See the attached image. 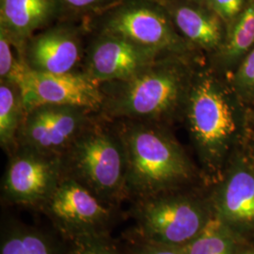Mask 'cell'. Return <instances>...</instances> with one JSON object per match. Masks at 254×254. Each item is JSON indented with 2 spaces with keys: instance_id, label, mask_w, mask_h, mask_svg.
I'll return each mask as SVG.
<instances>
[{
  "instance_id": "52a82bcc",
  "label": "cell",
  "mask_w": 254,
  "mask_h": 254,
  "mask_svg": "<svg viewBox=\"0 0 254 254\" xmlns=\"http://www.w3.org/2000/svg\"><path fill=\"white\" fill-rule=\"evenodd\" d=\"M3 178L4 199L9 203L42 207L64 177L62 156L17 147Z\"/></svg>"
},
{
  "instance_id": "cb8c5ba5",
  "label": "cell",
  "mask_w": 254,
  "mask_h": 254,
  "mask_svg": "<svg viewBox=\"0 0 254 254\" xmlns=\"http://www.w3.org/2000/svg\"><path fill=\"white\" fill-rule=\"evenodd\" d=\"M71 8L76 9H95L109 0H64Z\"/></svg>"
},
{
  "instance_id": "7c38bea8",
  "label": "cell",
  "mask_w": 254,
  "mask_h": 254,
  "mask_svg": "<svg viewBox=\"0 0 254 254\" xmlns=\"http://www.w3.org/2000/svg\"><path fill=\"white\" fill-rule=\"evenodd\" d=\"M82 58L80 37L66 27L46 30L29 38L24 46L27 67L40 73H74Z\"/></svg>"
},
{
  "instance_id": "5bb4252c",
  "label": "cell",
  "mask_w": 254,
  "mask_h": 254,
  "mask_svg": "<svg viewBox=\"0 0 254 254\" xmlns=\"http://www.w3.org/2000/svg\"><path fill=\"white\" fill-rule=\"evenodd\" d=\"M218 16L190 5L177 6L173 11L174 25L183 38L191 46L209 52H218L226 38Z\"/></svg>"
},
{
  "instance_id": "277c9868",
  "label": "cell",
  "mask_w": 254,
  "mask_h": 254,
  "mask_svg": "<svg viewBox=\"0 0 254 254\" xmlns=\"http://www.w3.org/2000/svg\"><path fill=\"white\" fill-rule=\"evenodd\" d=\"M238 98L215 72L195 71L184 110L191 136L207 161L219 157L241 127Z\"/></svg>"
},
{
  "instance_id": "7a4b0ae2",
  "label": "cell",
  "mask_w": 254,
  "mask_h": 254,
  "mask_svg": "<svg viewBox=\"0 0 254 254\" xmlns=\"http://www.w3.org/2000/svg\"><path fill=\"white\" fill-rule=\"evenodd\" d=\"M117 131L127 155L129 197L155 196L190 177L181 147L154 123L124 121Z\"/></svg>"
},
{
  "instance_id": "ac0fdd59",
  "label": "cell",
  "mask_w": 254,
  "mask_h": 254,
  "mask_svg": "<svg viewBox=\"0 0 254 254\" xmlns=\"http://www.w3.org/2000/svg\"><path fill=\"white\" fill-rule=\"evenodd\" d=\"M254 47V0L240 14L223 46L218 51L220 64L225 68L235 66Z\"/></svg>"
},
{
  "instance_id": "8fae6325",
  "label": "cell",
  "mask_w": 254,
  "mask_h": 254,
  "mask_svg": "<svg viewBox=\"0 0 254 254\" xmlns=\"http://www.w3.org/2000/svg\"><path fill=\"white\" fill-rule=\"evenodd\" d=\"M166 56L170 55L101 32L85 57V73L100 84L124 81Z\"/></svg>"
},
{
  "instance_id": "9c48e42d",
  "label": "cell",
  "mask_w": 254,
  "mask_h": 254,
  "mask_svg": "<svg viewBox=\"0 0 254 254\" xmlns=\"http://www.w3.org/2000/svg\"><path fill=\"white\" fill-rule=\"evenodd\" d=\"M41 208L67 239L86 233L106 232L112 217V206L65 174Z\"/></svg>"
},
{
  "instance_id": "9a60e30c",
  "label": "cell",
  "mask_w": 254,
  "mask_h": 254,
  "mask_svg": "<svg viewBox=\"0 0 254 254\" xmlns=\"http://www.w3.org/2000/svg\"><path fill=\"white\" fill-rule=\"evenodd\" d=\"M220 207L226 218L236 221L254 220V174L238 169L229 177L221 195Z\"/></svg>"
},
{
  "instance_id": "30bf717a",
  "label": "cell",
  "mask_w": 254,
  "mask_h": 254,
  "mask_svg": "<svg viewBox=\"0 0 254 254\" xmlns=\"http://www.w3.org/2000/svg\"><path fill=\"white\" fill-rule=\"evenodd\" d=\"M91 110L67 106H41L25 113L17 147L62 156L91 124Z\"/></svg>"
},
{
  "instance_id": "44dd1931",
  "label": "cell",
  "mask_w": 254,
  "mask_h": 254,
  "mask_svg": "<svg viewBox=\"0 0 254 254\" xmlns=\"http://www.w3.org/2000/svg\"><path fill=\"white\" fill-rule=\"evenodd\" d=\"M232 87L240 98H254V47L237 67L232 79Z\"/></svg>"
},
{
  "instance_id": "2e32d148",
  "label": "cell",
  "mask_w": 254,
  "mask_h": 254,
  "mask_svg": "<svg viewBox=\"0 0 254 254\" xmlns=\"http://www.w3.org/2000/svg\"><path fill=\"white\" fill-rule=\"evenodd\" d=\"M0 254H62L52 237L36 228L9 225L2 233Z\"/></svg>"
},
{
  "instance_id": "3957f363",
  "label": "cell",
  "mask_w": 254,
  "mask_h": 254,
  "mask_svg": "<svg viewBox=\"0 0 254 254\" xmlns=\"http://www.w3.org/2000/svg\"><path fill=\"white\" fill-rule=\"evenodd\" d=\"M64 174L113 206L129 197L126 150L117 129L91 121L62 155Z\"/></svg>"
},
{
  "instance_id": "6da1fadb",
  "label": "cell",
  "mask_w": 254,
  "mask_h": 254,
  "mask_svg": "<svg viewBox=\"0 0 254 254\" xmlns=\"http://www.w3.org/2000/svg\"><path fill=\"white\" fill-rule=\"evenodd\" d=\"M188 56H166L124 81L101 84L108 118L157 123L184 109L195 69Z\"/></svg>"
},
{
  "instance_id": "8992f818",
  "label": "cell",
  "mask_w": 254,
  "mask_h": 254,
  "mask_svg": "<svg viewBox=\"0 0 254 254\" xmlns=\"http://www.w3.org/2000/svg\"><path fill=\"white\" fill-rule=\"evenodd\" d=\"M15 84L25 113L41 106L101 110L105 99L100 83L85 73H40L26 66Z\"/></svg>"
},
{
  "instance_id": "7402d4cb",
  "label": "cell",
  "mask_w": 254,
  "mask_h": 254,
  "mask_svg": "<svg viewBox=\"0 0 254 254\" xmlns=\"http://www.w3.org/2000/svg\"><path fill=\"white\" fill-rule=\"evenodd\" d=\"M131 254H188L183 246L166 245L139 240Z\"/></svg>"
},
{
  "instance_id": "d6986e66",
  "label": "cell",
  "mask_w": 254,
  "mask_h": 254,
  "mask_svg": "<svg viewBox=\"0 0 254 254\" xmlns=\"http://www.w3.org/2000/svg\"><path fill=\"white\" fill-rule=\"evenodd\" d=\"M188 254H232L233 241L219 217H211L200 233L184 246Z\"/></svg>"
},
{
  "instance_id": "ffe728a7",
  "label": "cell",
  "mask_w": 254,
  "mask_h": 254,
  "mask_svg": "<svg viewBox=\"0 0 254 254\" xmlns=\"http://www.w3.org/2000/svg\"><path fill=\"white\" fill-rule=\"evenodd\" d=\"M67 254H127L107 235L106 232H91L68 239Z\"/></svg>"
},
{
  "instance_id": "5b68a950",
  "label": "cell",
  "mask_w": 254,
  "mask_h": 254,
  "mask_svg": "<svg viewBox=\"0 0 254 254\" xmlns=\"http://www.w3.org/2000/svg\"><path fill=\"white\" fill-rule=\"evenodd\" d=\"M134 217L139 240L181 247L200 233L209 218L198 201L162 193L136 200Z\"/></svg>"
},
{
  "instance_id": "d4e9b609",
  "label": "cell",
  "mask_w": 254,
  "mask_h": 254,
  "mask_svg": "<svg viewBox=\"0 0 254 254\" xmlns=\"http://www.w3.org/2000/svg\"></svg>"
},
{
  "instance_id": "603a6c76",
  "label": "cell",
  "mask_w": 254,
  "mask_h": 254,
  "mask_svg": "<svg viewBox=\"0 0 254 254\" xmlns=\"http://www.w3.org/2000/svg\"><path fill=\"white\" fill-rule=\"evenodd\" d=\"M209 4L221 18L230 20L242 10L244 0H208Z\"/></svg>"
},
{
  "instance_id": "ba28073f",
  "label": "cell",
  "mask_w": 254,
  "mask_h": 254,
  "mask_svg": "<svg viewBox=\"0 0 254 254\" xmlns=\"http://www.w3.org/2000/svg\"><path fill=\"white\" fill-rule=\"evenodd\" d=\"M102 32L165 54L188 56L192 47L175 31L163 10L147 2L128 3L118 8L106 19Z\"/></svg>"
},
{
  "instance_id": "4fadbf2b",
  "label": "cell",
  "mask_w": 254,
  "mask_h": 254,
  "mask_svg": "<svg viewBox=\"0 0 254 254\" xmlns=\"http://www.w3.org/2000/svg\"><path fill=\"white\" fill-rule=\"evenodd\" d=\"M58 9L57 0H1V27L19 45L53 18Z\"/></svg>"
},
{
  "instance_id": "e0dca14e",
  "label": "cell",
  "mask_w": 254,
  "mask_h": 254,
  "mask_svg": "<svg viewBox=\"0 0 254 254\" xmlns=\"http://www.w3.org/2000/svg\"><path fill=\"white\" fill-rule=\"evenodd\" d=\"M25 116L22 96L16 84L1 81L0 85V143L8 152L17 148V135Z\"/></svg>"
}]
</instances>
